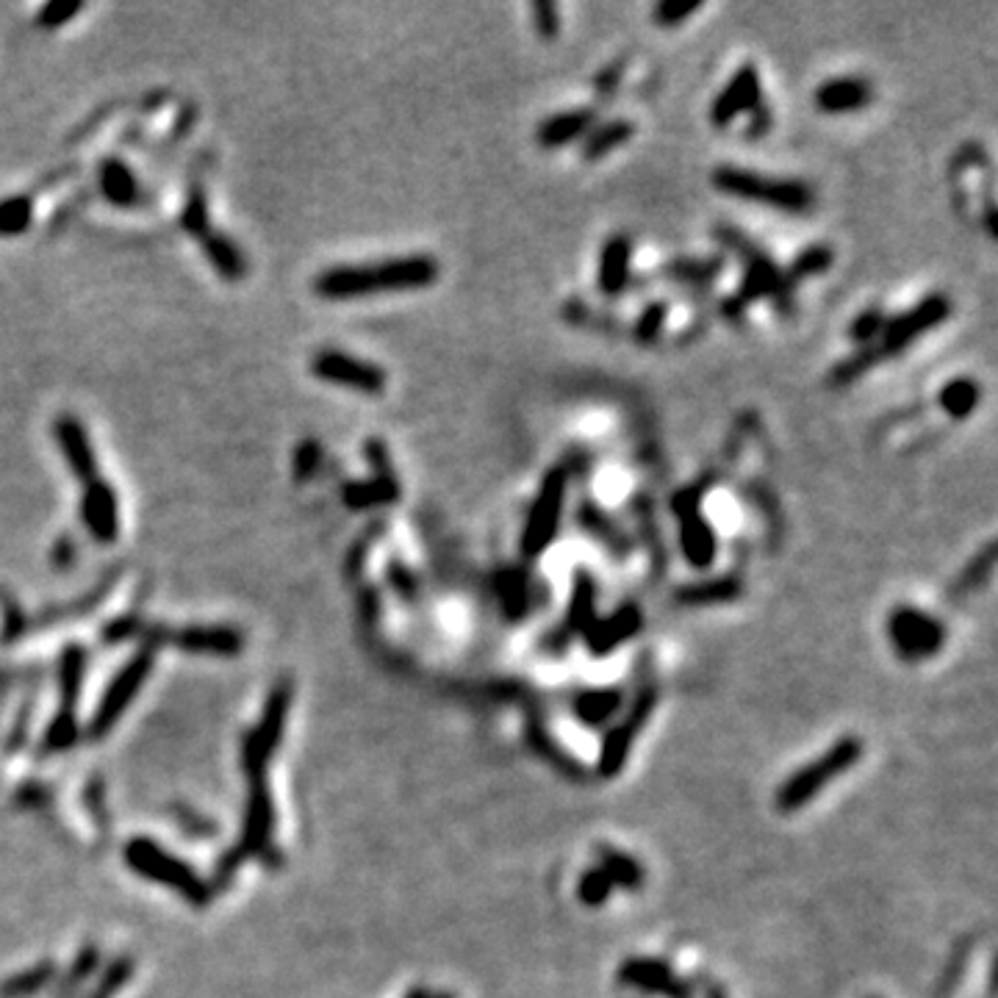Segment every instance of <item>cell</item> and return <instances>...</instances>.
Listing matches in <instances>:
<instances>
[{"instance_id": "1", "label": "cell", "mask_w": 998, "mask_h": 998, "mask_svg": "<svg viewBox=\"0 0 998 998\" xmlns=\"http://www.w3.org/2000/svg\"><path fill=\"white\" fill-rule=\"evenodd\" d=\"M439 278V264L430 256H403L388 258L367 267H339L327 269L316 278V294L327 300L369 298L381 291H410L425 289Z\"/></svg>"}, {"instance_id": "2", "label": "cell", "mask_w": 998, "mask_h": 998, "mask_svg": "<svg viewBox=\"0 0 998 998\" xmlns=\"http://www.w3.org/2000/svg\"><path fill=\"white\" fill-rule=\"evenodd\" d=\"M860 757L862 743L857 741V738H840L838 743H832V746L826 748L824 755L810 761L808 766L793 771L782 785H779L777 808L782 810V813H797V810L808 808L821 790L829 788L840 774L855 768Z\"/></svg>"}, {"instance_id": "3", "label": "cell", "mask_w": 998, "mask_h": 998, "mask_svg": "<svg viewBox=\"0 0 998 998\" xmlns=\"http://www.w3.org/2000/svg\"><path fill=\"white\" fill-rule=\"evenodd\" d=\"M713 186L724 195L741 197L746 202L777 208L785 214H804L815 202L813 189L802 181H771L766 175L738 170V166H719L713 173Z\"/></svg>"}, {"instance_id": "4", "label": "cell", "mask_w": 998, "mask_h": 998, "mask_svg": "<svg viewBox=\"0 0 998 998\" xmlns=\"http://www.w3.org/2000/svg\"><path fill=\"white\" fill-rule=\"evenodd\" d=\"M566 488H569V472L564 466L549 472L544 477V483H541L538 497H535L533 508H530L527 524H524L522 533V553L527 558H538L553 544L555 535H558V524L566 506Z\"/></svg>"}, {"instance_id": "5", "label": "cell", "mask_w": 998, "mask_h": 998, "mask_svg": "<svg viewBox=\"0 0 998 998\" xmlns=\"http://www.w3.org/2000/svg\"><path fill=\"white\" fill-rule=\"evenodd\" d=\"M951 314V303L945 294H932V298L921 300L915 309L904 311V314L893 316L882 327V345L877 347L882 358L898 356L902 350H907L913 341H918L924 333H929L932 327L943 325Z\"/></svg>"}, {"instance_id": "6", "label": "cell", "mask_w": 998, "mask_h": 998, "mask_svg": "<svg viewBox=\"0 0 998 998\" xmlns=\"http://www.w3.org/2000/svg\"><path fill=\"white\" fill-rule=\"evenodd\" d=\"M887 630H891L893 647L904 660L932 658L945 641V630L940 627L938 618L927 616L924 611H915V607H898L891 616Z\"/></svg>"}, {"instance_id": "7", "label": "cell", "mask_w": 998, "mask_h": 998, "mask_svg": "<svg viewBox=\"0 0 998 998\" xmlns=\"http://www.w3.org/2000/svg\"><path fill=\"white\" fill-rule=\"evenodd\" d=\"M311 369L320 381L336 383V386L356 388L363 394H381L386 388V372L374 363L352 358L347 352L339 350H322L320 356L311 361Z\"/></svg>"}, {"instance_id": "8", "label": "cell", "mask_w": 998, "mask_h": 998, "mask_svg": "<svg viewBox=\"0 0 998 998\" xmlns=\"http://www.w3.org/2000/svg\"><path fill=\"white\" fill-rule=\"evenodd\" d=\"M674 511L680 517V544L685 560L696 569H707L716 560V533L699 511V491L688 488L674 497Z\"/></svg>"}, {"instance_id": "9", "label": "cell", "mask_w": 998, "mask_h": 998, "mask_svg": "<svg viewBox=\"0 0 998 998\" xmlns=\"http://www.w3.org/2000/svg\"><path fill=\"white\" fill-rule=\"evenodd\" d=\"M652 707H654V694L652 691H647V694L638 696L636 705L627 710V716L622 719V724H618L616 730L605 738V748H602V761H600V768L605 777H613V774L624 766L633 741H636V735L641 732V727L647 724V719L652 716Z\"/></svg>"}, {"instance_id": "10", "label": "cell", "mask_w": 998, "mask_h": 998, "mask_svg": "<svg viewBox=\"0 0 998 998\" xmlns=\"http://www.w3.org/2000/svg\"><path fill=\"white\" fill-rule=\"evenodd\" d=\"M761 106V72L755 65H746L732 76V81L727 83L721 95L713 101L710 108V123L716 128L730 125L738 114L748 112V108Z\"/></svg>"}, {"instance_id": "11", "label": "cell", "mask_w": 998, "mask_h": 998, "mask_svg": "<svg viewBox=\"0 0 998 998\" xmlns=\"http://www.w3.org/2000/svg\"><path fill=\"white\" fill-rule=\"evenodd\" d=\"M56 439H59L61 452H65L67 464L70 469L76 472L78 480H83L86 486L97 480V464H95V452H92L90 439L83 433L81 422H78L76 416H59V422H56Z\"/></svg>"}, {"instance_id": "12", "label": "cell", "mask_w": 998, "mask_h": 998, "mask_svg": "<svg viewBox=\"0 0 998 998\" xmlns=\"http://www.w3.org/2000/svg\"><path fill=\"white\" fill-rule=\"evenodd\" d=\"M871 97V83L862 81V78H832L815 90V108L824 114H849L868 106Z\"/></svg>"}, {"instance_id": "13", "label": "cell", "mask_w": 998, "mask_h": 998, "mask_svg": "<svg viewBox=\"0 0 998 998\" xmlns=\"http://www.w3.org/2000/svg\"><path fill=\"white\" fill-rule=\"evenodd\" d=\"M83 522L90 524L92 533L97 535L101 541H114L117 538V497H114L112 488L97 477L95 483L86 486L83 491Z\"/></svg>"}, {"instance_id": "14", "label": "cell", "mask_w": 998, "mask_h": 998, "mask_svg": "<svg viewBox=\"0 0 998 998\" xmlns=\"http://www.w3.org/2000/svg\"><path fill=\"white\" fill-rule=\"evenodd\" d=\"M630 258H633L630 239L627 236L607 239V244L602 247V256H600V272H596L602 294H607V298H618V294L627 289V280H630Z\"/></svg>"}, {"instance_id": "15", "label": "cell", "mask_w": 998, "mask_h": 998, "mask_svg": "<svg viewBox=\"0 0 998 998\" xmlns=\"http://www.w3.org/2000/svg\"><path fill=\"white\" fill-rule=\"evenodd\" d=\"M594 125V108H577V112L555 114V117L544 119L538 125V139L541 148H564V144L575 142V139H585V134Z\"/></svg>"}, {"instance_id": "16", "label": "cell", "mask_w": 998, "mask_h": 998, "mask_svg": "<svg viewBox=\"0 0 998 998\" xmlns=\"http://www.w3.org/2000/svg\"><path fill=\"white\" fill-rule=\"evenodd\" d=\"M638 627H641V616H638L636 607H624V611H616L611 618H602V622H594L589 627V647L591 652H607L616 643H622L624 638L636 636Z\"/></svg>"}, {"instance_id": "17", "label": "cell", "mask_w": 998, "mask_h": 998, "mask_svg": "<svg viewBox=\"0 0 998 998\" xmlns=\"http://www.w3.org/2000/svg\"><path fill=\"white\" fill-rule=\"evenodd\" d=\"M399 497V486L394 480V475H374V480L367 483H350L345 488V506L352 511H363V508L374 506H392L394 499Z\"/></svg>"}, {"instance_id": "18", "label": "cell", "mask_w": 998, "mask_h": 998, "mask_svg": "<svg viewBox=\"0 0 998 998\" xmlns=\"http://www.w3.org/2000/svg\"><path fill=\"white\" fill-rule=\"evenodd\" d=\"M633 134H636V128H633V123H627V119H613V123L600 125V128H591V131L585 134V142H582V159L585 161L605 159L611 150H616V148H622V144L630 142Z\"/></svg>"}, {"instance_id": "19", "label": "cell", "mask_w": 998, "mask_h": 998, "mask_svg": "<svg viewBox=\"0 0 998 998\" xmlns=\"http://www.w3.org/2000/svg\"><path fill=\"white\" fill-rule=\"evenodd\" d=\"M741 594V580L738 577H716V580H701L694 585H685L677 591V600L683 605H719V602H732Z\"/></svg>"}, {"instance_id": "20", "label": "cell", "mask_w": 998, "mask_h": 998, "mask_svg": "<svg viewBox=\"0 0 998 998\" xmlns=\"http://www.w3.org/2000/svg\"><path fill=\"white\" fill-rule=\"evenodd\" d=\"M940 408L951 416V419H968L979 405V386L971 378H956L949 381L940 388Z\"/></svg>"}, {"instance_id": "21", "label": "cell", "mask_w": 998, "mask_h": 998, "mask_svg": "<svg viewBox=\"0 0 998 998\" xmlns=\"http://www.w3.org/2000/svg\"><path fill=\"white\" fill-rule=\"evenodd\" d=\"M202 247H206L208 258H211V264L217 267V272L225 275V278H231V280L242 278L244 275L242 253H239V250L233 247L225 236H211V233H208V236L202 239Z\"/></svg>"}, {"instance_id": "22", "label": "cell", "mask_w": 998, "mask_h": 998, "mask_svg": "<svg viewBox=\"0 0 998 998\" xmlns=\"http://www.w3.org/2000/svg\"><path fill=\"white\" fill-rule=\"evenodd\" d=\"M618 701H622V696L616 691H589V694H582L575 701V713L582 721H589V724H602V721L616 713Z\"/></svg>"}, {"instance_id": "23", "label": "cell", "mask_w": 998, "mask_h": 998, "mask_svg": "<svg viewBox=\"0 0 998 998\" xmlns=\"http://www.w3.org/2000/svg\"><path fill=\"white\" fill-rule=\"evenodd\" d=\"M600 868L607 873V877H611L613 885L636 887V885H641V880H643L641 866H638V862L633 860V857L622 855V851L602 849V862H600Z\"/></svg>"}, {"instance_id": "24", "label": "cell", "mask_w": 998, "mask_h": 998, "mask_svg": "<svg viewBox=\"0 0 998 998\" xmlns=\"http://www.w3.org/2000/svg\"><path fill=\"white\" fill-rule=\"evenodd\" d=\"M622 979L633 982V985L638 987H647V990H669V987H672V974H669V968H663L660 963H652V960H633V963H627Z\"/></svg>"}, {"instance_id": "25", "label": "cell", "mask_w": 998, "mask_h": 998, "mask_svg": "<svg viewBox=\"0 0 998 998\" xmlns=\"http://www.w3.org/2000/svg\"><path fill=\"white\" fill-rule=\"evenodd\" d=\"M880 350H877V347H862L860 352H855V356L851 358H846V361H840L838 367L832 369V374H829V383L832 386H851V383L855 381H860L862 374L868 372V369L873 367V363L880 361Z\"/></svg>"}, {"instance_id": "26", "label": "cell", "mask_w": 998, "mask_h": 998, "mask_svg": "<svg viewBox=\"0 0 998 998\" xmlns=\"http://www.w3.org/2000/svg\"><path fill=\"white\" fill-rule=\"evenodd\" d=\"M103 189H106V195L114 202H123V206L134 202V197H137V184H134L131 173L119 161L103 166Z\"/></svg>"}, {"instance_id": "27", "label": "cell", "mask_w": 998, "mask_h": 998, "mask_svg": "<svg viewBox=\"0 0 998 998\" xmlns=\"http://www.w3.org/2000/svg\"><path fill=\"white\" fill-rule=\"evenodd\" d=\"M832 258L835 256H832V250L826 247V244H813V247L804 250L802 256L793 262V267L788 269V280L793 283V280L810 278V275H824L826 269L832 267Z\"/></svg>"}, {"instance_id": "28", "label": "cell", "mask_w": 998, "mask_h": 998, "mask_svg": "<svg viewBox=\"0 0 998 998\" xmlns=\"http://www.w3.org/2000/svg\"><path fill=\"white\" fill-rule=\"evenodd\" d=\"M611 891H613L611 877H607L600 866L582 873L580 887H577V893H580V902L589 904V907H596V904L605 902V898L611 896Z\"/></svg>"}, {"instance_id": "29", "label": "cell", "mask_w": 998, "mask_h": 998, "mask_svg": "<svg viewBox=\"0 0 998 998\" xmlns=\"http://www.w3.org/2000/svg\"><path fill=\"white\" fill-rule=\"evenodd\" d=\"M31 222V202L25 197H12V200L0 202V233L14 236L25 231Z\"/></svg>"}, {"instance_id": "30", "label": "cell", "mask_w": 998, "mask_h": 998, "mask_svg": "<svg viewBox=\"0 0 998 998\" xmlns=\"http://www.w3.org/2000/svg\"><path fill=\"white\" fill-rule=\"evenodd\" d=\"M665 314H669V305L652 303L647 311H643L641 316H638L636 339L641 341V345H652V341H658L660 330H663Z\"/></svg>"}, {"instance_id": "31", "label": "cell", "mask_w": 998, "mask_h": 998, "mask_svg": "<svg viewBox=\"0 0 998 998\" xmlns=\"http://www.w3.org/2000/svg\"><path fill=\"white\" fill-rule=\"evenodd\" d=\"M885 314H882L880 309H871V311H862L860 316H857L855 322H851V339L857 341V345H871L873 339H877V336H882V327H885Z\"/></svg>"}, {"instance_id": "32", "label": "cell", "mask_w": 998, "mask_h": 998, "mask_svg": "<svg viewBox=\"0 0 998 998\" xmlns=\"http://www.w3.org/2000/svg\"><path fill=\"white\" fill-rule=\"evenodd\" d=\"M701 9L699 0H691V3H674V0H665L660 7H654V23L663 25V28H674L683 20H688L691 14H696Z\"/></svg>"}, {"instance_id": "33", "label": "cell", "mask_w": 998, "mask_h": 998, "mask_svg": "<svg viewBox=\"0 0 998 998\" xmlns=\"http://www.w3.org/2000/svg\"><path fill=\"white\" fill-rule=\"evenodd\" d=\"M81 9H83L81 3H67V0H56V3H48V7H45L39 14H36V25H42V28H56V25L67 23L70 18H76V14L81 12Z\"/></svg>"}, {"instance_id": "34", "label": "cell", "mask_w": 998, "mask_h": 998, "mask_svg": "<svg viewBox=\"0 0 998 998\" xmlns=\"http://www.w3.org/2000/svg\"><path fill=\"white\" fill-rule=\"evenodd\" d=\"M721 262H691V264H672L669 275L680 280H707L719 272Z\"/></svg>"}, {"instance_id": "35", "label": "cell", "mask_w": 998, "mask_h": 998, "mask_svg": "<svg viewBox=\"0 0 998 998\" xmlns=\"http://www.w3.org/2000/svg\"><path fill=\"white\" fill-rule=\"evenodd\" d=\"M533 14H535V25H538L541 36H547V39L558 36L560 25H558V9H555V3H535Z\"/></svg>"}, {"instance_id": "36", "label": "cell", "mask_w": 998, "mask_h": 998, "mask_svg": "<svg viewBox=\"0 0 998 998\" xmlns=\"http://www.w3.org/2000/svg\"><path fill=\"white\" fill-rule=\"evenodd\" d=\"M990 569H993V544L985 549V553L979 555V558L974 560V564L968 566V571H965V585H974V582H982L987 575H990Z\"/></svg>"}]
</instances>
